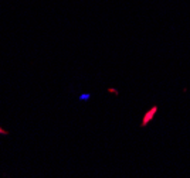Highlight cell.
<instances>
[{"label":"cell","mask_w":190,"mask_h":178,"mask_svg":"<svg viewBox=\"0 0 190 178\" xmlns=\"http://www.w3.org/2000/svg\"><path fill=\"white\" fill-rule=\"evenodd\" d=\"M156 110H157V108H156V106H153V108H152L151 110L148 112V113L145 114L143 120H142V126H146V124H148V123H149L152 119H153V116H155V113H156Z\"/></svg>","instance_id":"6da1fadb"},{"label":"cell","mask_w":190,"mask_h":178,"mask_svg":"<svg viewBox=\"0 0 190 178\" xmlns=\"http://www.w3.org/2000/svg\"><path fill=\"white\" fill-rule=\"evenodd\" d=\"M0 134H9V133H7L6 130H3V129H0Z\"/></svg>","instance_id":"7a4b0ae2"}]
</instances>
